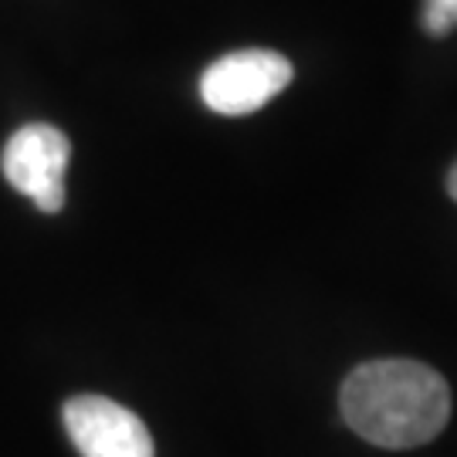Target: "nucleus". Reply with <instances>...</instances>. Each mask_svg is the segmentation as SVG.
Masks as SVG:
<instances>
[{
	"mask_svg": "<svg viewBox=\"0 0 457 457\" xmlns=\"http://www.w3.org/2000/svg\"><path fill=\"white\" fill-rule=\"evenodd\" d=\"M71 143L62 129L48 122H31L7 139L4 146V177L17 194L31 196L37 211L58 213L65 207V170Z\"/></svg>",
	"mask_w": 457,
	"mask_h": 457,
	"instance_id": "obj_3",
	"label": "nucleus"
},
{
	"mask_svg": "<svg viewBox=\"0 0 457 457\" xmlns=\"http://www.w3.org/2000/svg\"><path fill=\"white\" fill-rule=\"evenodd\" d=\"M447 194L457 200V163L451 166V173H447Z\"/></svg>",
	"mask_w": 457,
	"mask_h": 457,
	"instance_id": "obj_6",
	"label": "nucleus"
},
{
	"mask_svg": "<svg viewBox=\"0 0 457 457\" xmlns=\"http://www.w3.org/2000/svg\"><path fill=\"white\" fill-rule=\"evenodd\" d=\"M292 82V62L278 51L247 48L224 54L200 79L204 105L220 115H247L268 105Z\"/></svg>",
	"mask_w": 457,
	"mask_h": 457,
	"instance_id": "obj_2",
	"label": "nucleus"
},
{
	"mask_svg": "<svg viewBox=\"0 0 457 457\" xmlns=\"http://www.w3.org/2000/svg\"><path fill=\"white\" fill-rule=\"evenodd\" d=\"M424 31L447 37L457 28V0H424Z\"/></svg>",
	"mask_w": 457,
	"mask_h": 457,
	"instance_id": "obj_5",
	"label": "nucleus"
},
{
	"mask_svg": "<svg viewBox=\"0 0 457 457\" xmlns=\"http://www.w3.org/2000/svg\"><path fill=\"white\" fill-rule=\"evenodd\" d=\"M345 424L362 441L407 451L434 441L451 420V390L437 370L413 360H373L345 376Z\"/></svg>",
	"mask_w": 457,
	"mask_h": 457,
	"instance_id": "obj_1",
	"label": "nucleus"
},
{
	"mask_svg": "<svg viewBox=\"0 0 457 457\" xmlns=\"http://www.w3.org/2000/svg\"><path fill=\"white\" fill-rule=\"evenodd\" d=\"M65 430L82 457H153L146 424L109 396H71Z\"/></svg>",
	"mask_w": 457,
	"mask_h": 457,
	"instance_id": "obj_4",
	"label": "nucleus"
}]
</instances>
